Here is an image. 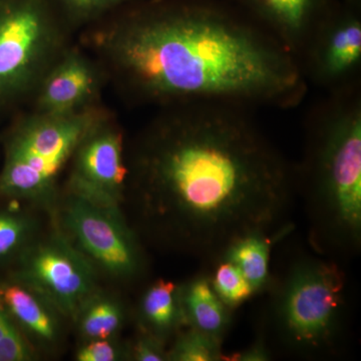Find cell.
<instances>
[{
    "label": "cell",
    "mask_w": 361,
    "mask_h": 361,
    "mask_svg": "<svg viewBox=\"0 0 361 361\" xmlns=\"http://www.w3.org/2000/svg\"><path fill=\"white\" fill-rule=\"evenodd\" d=\"M306 80L331 89L351 85L361 65V21L353 14L325 18L299 59Z\"/></svg>",
    "instance_id": "obj_7"
},
{
    "label": "cell",
    "mask_w": 361,
    "mask_h": 361,
    "mask_svg": "<svg viewBox=\"0 0 361 361\" xmlns=\"http://www.w3.org/2000/svg\"><path fill=\"white\" fill-rule=\"evenodd\" d=\"M101 204L82 198L66 212V224L80 245L106 269L130 276L139 269V251L120 221Z\"/></svg>",
    "instance_id": "obj_8"
},
{
    "label": "cell",
    "mask_w": 361,
    "mask_h": 361,
    "mask_svg": "<svg viewBox=\"0 0 361 361\" xmlns=\"http://www.w3.org/2000/svg\"><path fill=\"white\" fill-rule=\"evenodd\" d=\"M25 232L23 221L11 216H0V255L13 250L23 239Z\"/></svg>",
    "instance_id": "obj_20"
},
{
    "label": "cell",
    "mask_w": 361,
    "mask_h": 361,
    "mask_svg": "<svg viewBox=\"0 0 361 361\" xmlns=\"http://www.w3.org/2000/svg\"><path fill=\"white\" fill-rule=\"evenodd\" d=\"M336 90L310 126L296 184L311 246L341 263L361 247V97L356 85Z\"/></svg>",
    "instance_id": "obj_3"
},
{
    "label": "cell",
    "mask_w": 361,
    "mask_h": 361,
    "mask_svg": "<svg viewBox=\"0 0 361 361\" xmlns=\"http://www.w3.org/2000/svg\"><path fill=\"white\" fill-rule=\"evenodd\" d=\"M2 318H4V316H2L1 314H0V320L2 319Z\"/></svg>",
    "instance_id": "obj_26"
},
{
    "label": "cell",
    "mask_w": 361,
    "mask_h": 361,
    "mask_svg": "<svg viewBox=\"0 0 361 361\" xmlns=\"http://www.w3.org/2000/svg\"><path fill=\"white\" fill-rule=\"evenodd\" d=\"M75 151V189L82 198L97 204L108 203L122 189L129 174L123 163L122 135L99 126L97 121Z\"/></svg>",
    "instance_id": "obj_10"
},
{
    "label": "cell",
    "mask_w": 361,
    "mask_h": 361,
    "mask_svg": "<svg viewBox=\"0 0 361 361\" xmlns=\"http://www.w3.org/2000/svg\"><path fill=\"white\" fill-rule=\"evenodd\" d=\"M261 23L299 61L306 45L324 18L317 16L318 0H250Z\"/></svg>",
    "instance_id": "obj_12"
},
{
    "label": "cell",
    "mask_w": 361,
    "mask_h": 361,
    "mask_svg": "<svg viewBox=\"0 0 361 361\" xmlns=\"http://www.w3.org/2000/svg\"><path fill=\"white\" fill-rule=\"evenodd\" d=\"M141 315L151 334L164 338L186 325L180 301V286L172 281L159 279L145 292Z\"/></svg>",
    "instance_id": "obj_15"
},
{
    "label": "cell",
    "mask_w": 361,
    "mask_h": 361,
    "mask_svg": "<svg viewBox=\"0 0 361 361\" xmlns=\"http://www.w3.org/2000/svg\"><path fill=\"white\" fill-rule=\"evenodd\" d=\"M118 0H65L68 6L80 13H90L114 4Z\"/></svg>",
    "instance_id": "obj_24"
},
{
    "label": "cell",
    "mask_w": 361,
    "mask_h": 361,
    "mask_svg": "<svg viewBox=\"0 0 361 361\" xmlns=\"http://www.w3.org/2000/svg\"><path fill=\"white\" fill-rule=\"evenodd\" d=\"M222 343L203 332L191 329L179 334L169 351L167 360L176 361H223Z\"/></svg>",
    "instance_id": "obj_18"
},
{
    "label": "cell",
    "mask_w": 361,
    "mask_h": 361,
    "mask_svg": "<svg viewBox=\"0 0 361 361\" xmlns=\"http://www.w3.org/2000/svg\"><path fill=\"white\" fill-rule=\"evenodd\" d=\"M13 326L7 322L6 318L4 317L0 320V339H1L2 337L7 336V334H8L9 332L13 331Z\"/></svg>",
    "instance_id": "obj_25"
},
{
    "label": "cell",
    "mask_w": 361,
    "mask_h": 361,
    "mask_svg": "<svg viewBox=\"0 0 361 361\" xmlns=\"http://www.w3.org/2000/svg\"><path fill=\"white\" fill-rule=\"evenodd\" d=\"M272 351L266 342L264 336L259 334V336L249 348L231 356L226 355L225 360L234 361H268L272 360Z\"/></svg>",
    "instance_id": "obj_22"
},
{
    "label": "cell",
    "mask_w": 361,
    "mask_h": 361,
    "mask_svg": "<svg viewBox=\"0 0 361 361\" xmlns=\"http://www.w3.org/2000/svg\"><path fill=\"white\" fill-rule=\"evenodd\" d=\"M97 116L85 108L65 115L40 113L32 118L11 146L2 177L4 189L25 196L44 193L97 122Z\"/></svg>",
    "instance_id": "obj_5"
},
{
    "label": "cell",
    "mask_w": 361,
    "mask_h": 361,
    "mask_svg": "<svg viewBox=\"0 0 361 361\" xmlns=\"http://www.w3.org/2000/svg\"><path fill=\"white\" fill-rule=\"evenodd\" d=\"M206 271L214 290L232 310L250 300L256 295L253 287L247 281L236 265L223 258H216L206 263Z\"/></svg>",
    "instance_id": "obj_16"
},
{
    "label": "cell",
    "mask_w": 361,
    "mask_h": 361,
    "mask_svg": "<svg viewBox=\"0 0 361 361\" xmlns=\"http://www.w3.org/2000/svg\"><path fill=\"white\" fill-rule=\"evenodd\" d=\"M135 358L140 361H161L167 360V355L161 346V339L153 334L141 337L135 344Z\"/></svg>",
    "instance_id": "obj_21"
},
{
    "label": "cell",
    "mask_w": 361,
    "mask_h": 361,
    "mask_svg": "<svg viewBox=\"0 0 361 361\" xmlns=\"http://www.w3.org/2000/svg\"><path fill=\"white\" fill-rule=\"evenodd\" d=\"M260 334L293 357L324 358L341 353L348 329V282L341 263L301 253L291 259L267 290Z\"/></svg>",
    "instance_id": "obj_4"
},
{
    "label": "cell",
    "mask_w": 361,
    "mask_h": 361,
    "mask_svg": "<svg viewBox=\"0 0 361 361\" xmlns=\"http://www.w3.org/2000/svg\"><path fill=\"white\" fill-rule=\"evenodd\" d=\"M180 301L188 327L221 342L232 324L231 308L217 295L206 270L180 286Z\"/></svg>",
    "instance_id": "obj_13"
},
{
    "label": "cell",
    "mask_w": 361,
    "mask_h": 361,
    "mask_svg": "<svg viewBox=\"0 0 361 361\" xmlns=\"http://www.w3.org/2000/svg\"><path fill=\"white\" fill-rule=\"evenodd\" d=\"M97 82L87 59L75 51L63 52L39 84L40 113L65 115L85 109Z\"/></svg>",
    "instance_id": "obj_11"
},
{
    "label": "cell",
    "mask_w": 361,
    "mask_h": 361,
    "mask_svg": "<svg viewBox=\"0 0 361 361\" xmlns=\"http://www.w3.org/2000/svg\"><path fill=\"white\" fill-rule=\"evenodd\" d=\"M1 295L2 302L28 329L44 338L54 337V327L51 317L30 292L18 286H9L4 290L1 289Z\"/></svg>",
    "instance_id": "obj_17"
},
{
    "label": "cell",
    "mask_w": 361,
    "mask_h": 361,
    "mask_svg": "<svg viewBox=\"0 0 361 361\" xmlns=\"http://www.w3.org/2000/svg\"><path fill=\"white\" fill-rule=\"evenodd\" d=\"M78 360L80 361H113L116 350L108 341H94L80 351Z\"/></svg>",
    "instance_id": "obj_23"
},
{
    "label": "cell",
    "mask_w": 361,
    "mask_h": 361,
    "mask_svg": "<svg viewBox=\"0 0 361 361\" xmlns=\"http://www.w3.org/2000/svg\"><path fill=\"white\" fill-rule=\"evenodd\" d=\"M289 230L286 227L273 233L252 232L243 235L226 247L217 258L225 259L236 265L255 293H263L269 287L272 278L271 249Z\"/></svg>",
    "instance_id": "obj_14"
},
{
    "label": "cell",
    "mask_w": 361,
    "mask_h": 361,
    "mask_svg": "<svg viewBox=\"0 0 361 361\" xmlns=\"http://www.w3.org/2000/svg\"><path fill=\"white\" fill-rule=\"evenodd\" d=\"M122 319L120 308L108 301L94 304L82 319V331L92 338L106 339L118 329Z\"/></svg>",
    "instance_id": "obj_19"
},
{
    "label": "cell",
    "mask_w": 361,
    "mask_h": 361,
    "mask_svg": "<svg viewBox=\"0 0 361 361\" xmlns=\"http://www.w3.org/2000/svg\"><path fill=\"white\" fill-rule=\"evenodd\" d=\"M243 109L175 104L135 160L144 212L205 263L243 235L288 227L296 172Z\"/></svg>",
    "instance_id": "obj_1"
},
{
    "label": "cell",
    "mask_w": 361,
    "mask_h": 361,
    "mask_svg": "<svg viewBox=\"0 0 361 361\" xmlns=\"http://www.w3.org/2000/svg\"><path fill=\"white\" fill-rule=\"evenodd\" d=\"M92 268L80 254L61 242L32 251L26 276L35 288L66 313L75 312L94 286Z\"/></svg>",
    "instance_id": "obj_9"
},
{
    "label": "cell",
    "mask_w": 361,
    "mask_h": 361,
    "mask_svg": "<svg viewBox=\"0 0 361 361\" xmlns=\"http://www.w3.org/2000/svg\"><path fill=\"white\" fill-rule=\"evenodd\" d=\"M99 42L147 101L288 108L307 90L300 63L269 33L205 7L141 14Z\"/></svg>",
    "instance_id": "obj_2"
},
{
    "label": "cell",
    "mask_w": 361,
    "mask_h": 361,
    "mask_svg": "<svg viewBox=\"0 0 361 361\" xmlns=\"http://www.w3.org/2000/svg\"><path fill=\"white\" fill-rule=\"evenodd\" d=\"M61 32L37 1L0 20V85L37 87L61 56Z\"/></svg>",
    "instance_id": "obj_6"
}]
</instances>
